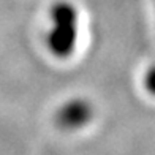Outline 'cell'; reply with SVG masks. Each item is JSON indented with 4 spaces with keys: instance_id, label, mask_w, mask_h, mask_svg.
<instances>
[{
    "instance_id": "cell-3",
    "label": "cell",
    "mask_w": 155,
    "mask_h": 155,
    "mask_svg": "<svg viewBox=\"0 0 155 155\" xmlns=\"http://www.w3.org/2000/svg\"><path fill=\"white\" fill-rule=\"evenodd\" d=\"M144 86L147 89V92L155 95V67H152L144 76Z\"/></svg>"
},
{
    "instance_id": "cell-2",
    "label": "cell",
    "mask_w": 155,
    "mask_h": 155,
    "mask_svg": "<svg viewBox=\"0 0 155 155\" xmlns=\"http://www.w3.org/2000/svg\"><path fill=\"white\" fill-rule=\"evenodd\" d=\"M94 117V108L87 100L74 98L67 101L55 114V122L62 130H79Z\"/></svg>"
},
{
    "instance_id": "cell-1",
    "label": "cell",
    "mask_w": 155,
    "mask_h": 155,
    "mask_svg": "<svg viewBox=\"0 0 155 155\" xmlns=\"http://www.w3.org/2000/svg\"><path fill=\"white\" fill-rule=\"evenodd\" d=\"M52 27L48 32V48L52 55L67 59L78 41V13L71 5L57 3L51 11Z\"/></svg>"
}]
</instances>
